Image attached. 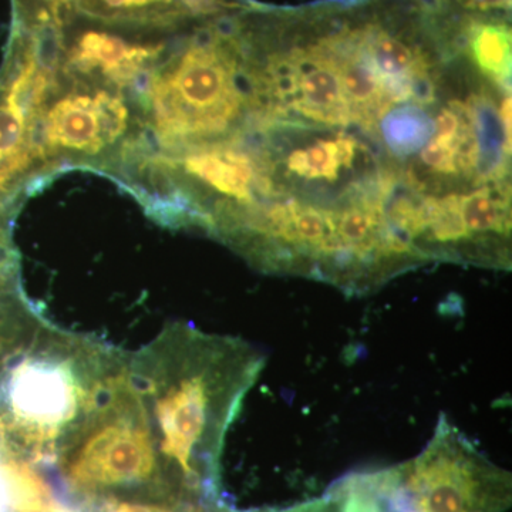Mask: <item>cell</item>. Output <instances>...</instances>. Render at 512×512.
Returning a JSON list of instances; mask_svg holds the SVG:
<instances>
[{"mask_svg": "<svg viewBox=\"0 0 512 512\" xmlns=\"http://www.w3.org/2000/svg\"><path fill=\"white\" fill-rule=\"evenodd\" d=\"M140 101L109 84L57 76L37 119L39 160H92L113 167L140 140Z\"/></svg>", "mask_w": 512, "mask_h": 512, "instance_id": "cell-4", "label": "cell"}, {"mask_svg": "<svg viewBox=\"0 0 512 512\" xmlns=\"http://www.w3.org/2000/svg\"><path fill=\"white\" fill-rule=\"evenodd\" d=\"M200 510V508H198ZM197 510H184L175 505L153 503V501L120 500V498H107L97 505L96 512H194Z\"/></svg>", "mask_w": 512, "mask_h": 512, "instance_id": "cell-7", "label": "cell"}, {"mask_svg": "<svg viewBox=\"0 0 512 512\" xmlns=\"http://www.w3.org/2000/svg\"><path fill=\"white\" fill-rule=\"evenodd\" d=\"M264 366L247 342L181 323L130 357L158 450L192 505L217 503L225 437Z\"/></svg>", "mask_w": 512, "mask_h": 512, "instance_id": "cell-1", "label": "cell"}, {"mask_svg": "<svg viewBox=\"0 0 512 512\" xmlns=\"http://www.w3.org/2000/svg\"><path fill=\"white\" fill-rule=\"evenodd\" d=\"M362 151L355 137L340 133L338 136L313 138L293 148L279 164L262 158L266 164L279 167V177L320 187L342 180L343 175L359 163Z\"/></svg>", "mask_w": 512, "mask_h": 512, "instance_id": "cell-5", "label": "cell"}, {"mask_svg": "<svg viewBox=\"0 0 512 512\" xmlns=\"http://www.w3.org/2000/svg\"><path fill=\"white\" fill-rule=\"evenodd\" d=\"M463 8L477 13L495 12V10H510L511 0H457Z\"/></svg>", "mask_w": 512, "mask_h": 512, "instance_id": "cell-8", "label": "cell"}, {"mask_svg": "<svg viewBox=\"0 0 512 512\" xmlns=\"http://www.w3.org/2000/svg\"><path fill=\"white\" fill-rule=\"evenodd\" d=\"M194 512H225L220 510V508L217 507H208V508H201V510L194 511Z\"/></svg>", "mask_w": 512, "mask_h": 512, "instance_id": "cell-9", "label": "cell"}, {"mask_svg": "<svg viewBox=\"0 0 512 512\" xmlns=\"http://www.w3.org/2000/svg\"><path fill=\"white\" fill-rule=\"evenodd\" d=\"M241 40L232 30L198 33L147 77L143 124L167 151L231 136L247 106Z\"/></svg>", "mask_w": 512, "mask_h": 512, "instance_id": "cell-2", "label": "cell"}, {"mask_svg": "<svg viewBox=\"0 0 512 512\" xmlns=\"http://www.w3.org/2000/svg\"><path fill=\"white\" fill-rule=\"evenodd\" d=\"M464 52L485 79L507 89L511 82V28L503 19L476 15L461 32Z\"/></svg>", "mask_w": 512, "mask_h": 512, "instance_id": "cell-6", "label": "cell"}, {"mask_svg": "<svg viewBox=\"0 0 512 512\" xmlns=\"http://www.w3.org/2000/svg\"><path fill=\"white\" fill-rule=\"evenodd\" d=\"M389 512H505L511 474L481 453L441 414L433 437L412 460L377 470Z\"/></svg>", "mask_w": 512, "mask_h": 512, "instance_id": "cell-3", "label": "cell"}]
</instances>
